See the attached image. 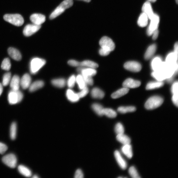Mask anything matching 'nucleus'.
Segmentation results:
<instances>
[{
	"instance_id": "29",
	"label": "nucleus",
	"mask_w": 178,
	"mask_h": 178,
	"mask_svg": "<svg viewBox=\"0 0 178 178\" xmlns=\"http://www.w3.org/2000/svg\"><path fill=\"white\" fill-rule=\"evenodd\" d=\"M163 81H151L149 82L146 86V89L152 90L161 87L164 85Z\"/></svg>"
},
{
	"instance_id": "7",
	"label": "nucleus",
	"mask_w": 178,
	"mask_h": 178,
	"mask_svg": "<svg viewBox=\"0 0 178 178\" xmlns=\"http://www.w3.org/2000/svg\"><path fill=\"white\" fill-rule=\"evenodd\" d=\"M150 20V23L147 30V34L149 36L152 35L154 31L158 29L159 17L158 15L154 13V16Z\"/></svg>"
},
{
	"instance_id": "55",
	"label": "nucleus",
	"mask_w": 178,
	"mask_h": 178,
	"mask_svg": "<svg viewBox=\"0 0 178 178\" xmlns=\"http://www.w3.org/2000/svg\"><path fill=\"white\" fill-rule=\"evenodd\" d=\"M148 1L149 2H156L157 1V0H148Z\"/></svg>"
},
{
	"instance_id": "31",
	"label": "nucleus",
	"mask_w": 178,
	"mask_h": 178,
	"mask_svg": "<svg viewBox=\"0 0 178 178\" xmlns=\"http://www.w3.org/2000/svg\"><path fill=\"white\" fill-rule=\"evenodd\" d=\"M65 80L63 78L54 79L52 81V84L58 88L64 87L66 85Z\"/></svg>"
},
{
	"instance_id": "40",
	"label": "nucleus",
	"mask_w": 178,
	"mask_h": 178,
	"mask_svg": "<svg viewBox=\"0 0 178 178\" xmlns=\"http://www.w3.org/2000/svg\"><path fill=\"white\" fill-rule=\"evenodd\" d=\"M129 172L130 175L132 178H140L136 169L134 166H132L129 168Z\"/></svg>"
},
{
	"instance_id": "1",
	"label": "nucleus",
	"mask_w": 178,
	"mask_h": 178,
	"mask_svg": "<svg viewBox=\"0 0 178 178\" xmlns=\"http://www.w3.org/2000/svg\"><path fill=\"white\" fill-rule=\"evenodd\" d=\"M73 4V0H65L52 12L49 16V19L52 20L60 15L66 9L72 6Z\"/></svg>"
},
{
	"instance_id": "6",
	"label": "nucleus",
	"mask_w": 178,
	"mask_h": 178,
	"mask_svg": "<svg viewBox=\"0 0 178 178\" xmlns=\"http://www.w3.org/2000/svg\"><path fill=\"white\" fill-rule=\"evenodd\" d=\"M99 45L101 48L110 52L115 49V45L113 40L107 36H104L100 40Z\"/></svg>"
},
{
	"instance_id": "26",
	"label": "nucleus",
	"mask_w": 178,
	"mask_h": 178,
	"mask_svg": "<svg viewBox=\"0 0 178 178\" xmlns=\"http://www.w3.org/2000/svg\"><path fill=\"white\" fill-rule=\"evenodd\" d=\"M116 139L119 142L124 145L130 144L131 142V140L129 137L124 133L117 135Z\"/></svg>"
},
{
	"instance_id": "17",
	"label": "nucleus",
	"mask_w": 178,
	"mask_h": 178,
	"mask_svg": "<svg viewBox=\"0 0 178 178\" xmlns=\"http://www.w3.org/2000/svg\"><path fill=\"white\" fill-rule=\"evenodd\" d=\"M8 52L11 57L17 61H20L22 59V55L20 52L17 49L10 47L8 49Z\"/></svg>"
},
{
	"instance_id": "12",
	"label": "nucleus",
	"mask_w": 178,
	"mask_h": 178,
	"mask_svg": "<svg viewBox=\"0 0 178 178\" xmlns=\"http://www.w3.org/2000/svg\"><path fill=\"white\" fill-rule=\"evenodd\" d=\"M30 20L33 24L41 25L45 22V17L40 14L35 13L30 16Z\"/></svg>"
},
{
	"instance_id": "13",
	"label": "nucleus",
	"mask_w": 178,
	"mask_h": 178,
	"mask_svg": "<svg viewBox=\"0 0 178 178\" xmlns=\"http://www.w3.org/2000/svg\"><path fill=\"white\" fill-rule=\"evenodd\" d=\"M114 156L120 168L122 170L126 169L127 167V163L125 159L122 157L120 152L118 150H116L114 152Z\"/></svg>"
},
{
	"instance_id": "11",
	"label": "nucleus",
	"mask_w": 178,
	"mask_h": 178,
	"mask_svg": "<svg viewBox=\"0 0 178 178\" xmlns=\"http://www.w3.org/2000/svg\"><path fill=\"white\" fill-rule=\"evenodd\" d=\"M77 71L79 73H80L83 76L92 77L97 73V71L94 68H84L81 66L77 68Z\"/></svg>"
},
{
	"instance_id": "16",
	"label": "nucleus",
	"mask_w": 178,
	"mask_h": 178,
	"mask_svg": "<svg viewBox=\"0 0 178 178\" xmlns=\"http://www.w3.org/2000/svg\"><path fill=\"white\" fill-rule=\"evenodd\" d=\"M31 78L28 74H26L22 77L20 79V85L22 88L26 89L29 88L31 84Z\"/></svg>"
},
{
	"instance_id": "54",
	"label": "nucleus",
	"mask_w": 178,
	"mask_h": 178,
	"mask_svg": "<svg viewBox=\"0 0 178 178\" xmlns=\"http://www.w3.org/2000/svg\"><path fill=\"white\" fill-rule=\"evenodd\" d=\"M80 1H83L87 2H89L91 1V0H80Z\"/></svg>"
},
{
	"instance_id": "15",
	"label": "nucleus",
	"mask_w": 178,
	"mask_h": 178,
	"mask_svg": "<svg viewBox=\"0 0 178 178\" xmlns=\"http://www.w3.org/2000/svg\"><path fill=\"white\" fill-rule=\"evenodd\" d=\"M143 12L147 15L148 19L151 20L154 15L151 3L148 1L144 3L142 8Z\"/></svg>"
},
{
	"instance_id": "42",
	"label": "nucleus",
	"mask_w": 178,
	"mask_h": 178,
	"mask_svg": "<svg viewBox=\"0 0 178 178\" xmlns=\"http://www.w3.org/2000/svg\"><path fill=\"white\" fill-rule=\"evenodd\" d=\"M76 82V77L74 75H72L68 79L67 84V85L70 88H72L74 86Z\"/></svg>"
},
{
	"instance_id": "3",
	"label": "nucleus",
	"mask_w": 178,
	"mask_h": 178,
	"mask_svg": "<svg viewBox=\"0 0 178 178\" xmlns=\"http://www.w3.org/2000/svg\"><path fill=\"white\" fill-rule=\"evenodd\" d=\"M4 19L11 24L18 26L23 24V18L19 14H7L4 16Z\"/></svg>"
},
{
	"instance_id": "53",
	"label": "nucleus",
	"mask_w": 178,
	"mask_h": 178,
	"mask_svg": "<svg viewBox=\"0 0 178 178\" xmlns=\"http://www.w3.org/2000/svg\"><path fill=\"white\" fill-rule=\"evenodd\" d=\"M3 92V85L0 83V96L1 95Z\"/></svg>"
},
{
	"instance_id": "36",
	"label": "nucleus",
	"mask_w": 178,
	"mask_h": 178,
	"mask_svg": "<svg viewBox=\"0 0 178 178\" xmlns=\"http://www.w3.org/2000/svg\"><path fill=\"white\" fill-rule=\"evenodd\" d=\"M76 81L78 85L79 89L81 90L86 86V84L83 76L81 74L77 75L76 77Z\"/></svg>"
},
{
	"instance_id": "57",
	"label": "nucleus",
	"mask_w": 178,
	"mask_h": 178,
	"mask_svg": "<svg viewBox=\"0 0 178 178\" xmlns=\"http://www.w3.org/2000/svg\"><path fill=\"white\" fill-rule=\"evenodd\" d=\"M176 3L177 4L178 3V0H176Z\"/></svg>"
},
{
	"instance_id": "45",
	"label": "nucleus",
	"mask_w": 178,
	"mask_h": 178,
	"mask_svg": "<svg viewBox=\"0 0 178 178\" xmlns=\"http://www.w3.org/2000/svg\"><path fill=\"white\" fill-rule=\"evenodd\" d=\"M178 83L177 81H176L172 85L171 91L173 94H178Z\"/></svg>"
},
{
	"instance_id": "51",
	"label": "nucleus",
	"mask_w": 178,
	"mask_h": 178,
	"mask_svg": "<svg viewBox=\"0 0 178 178\" xmlns=\"http://www.w3.org/2000/svg\"><path fill=\"white\" fill-rule=\"evenodd\" d=\"M158 34H159V31L158 30V29H157L156 30L154 31L152 34V35H153L152 39L153 40H156L158 38Z\"/></svg>"
},
{
	"instance_id": "9",
	"label": "nucleus",
	"mask_w": 178,
	"mask_h": 178,
	"mask_svg": "<svg viewBox=\"0 0 178 178\" xmlns=\"http://www.w3.org/2000/svg\"><path fill=\"white\" fill-rule=\"evenodd\" d=\"M41 27V25H38L34 24L27 25L25 27L23 33L25 36L28 37L37 32Z\"/></svg>"
},
{
	"instance_id": "33",
	"label": "nucleus",
	"mask_w": 178,
	"mask_h": 178,
	"mask_svg": "<svg viewBox=\"0 0 178 178\" xmlns=\"http://www.w3.org/2000/svg\"><path fill=\"white\" fill-rule=\"evenodd\" d=\"M92 107L93 111L97 115L100 116H103V111L104 108L102 105L97 103H94L92 105Z\"/></svg>"
},
{
	"instance_id": "19",
	"label": "nucleus",
	"mask_w": 178,
	"mask_h": 178,
	"mask_svg": "<svg viewBox=\"0 0 178 178\" xmlns=\"http://www.w3.org/2000/svg\"><path fill=\"white\" fill-rule=\"evenodd\" d=\"M66 96L68 100L72 102H76L79 101L80 98L77 93L71 89H68L66 93Z\"/></svg>"
},
{
	"instance_id": "43",
	"label": "nucleus",
	"mask_w": 178,
	"mask_h": 178,
	"mask_svg": "<svg viewBox=\"0 0 178 178\" xmlns=\"http://www.w3.org/2000/svg\"><path fill=\"white\" fill-rule=\"evenodd\" d=\"M89 92V89L86 86L84 89H81V92L77 94L80 98H82L85 97L88 93Z\"/></svg>"
},
{
	"instance_id": "46",
	"label": "nucleus",
	"mask_w": 178,
	"mask_h": 178,
	"mask_svg": "<svg viewBox=\"0 0 178 178\" xmlns=\"http://www.w3.org/2000/svg\"><path fill=\"white\" fill-rule=\"evenodd\" d=\"M68 64L73 67L80 66V62L74 60H70L68 61Z\"/></svg>"
},
{
	"instance_id": "20",
	"label": "nucleus",
	"mask_w": 178,
	"mask_h": 178,
	"mask_svg": "<svg viewBox=\"0 0 178 178\" xmlns=\"http://www.w3.org/2000/svg\"><path fill=\"white\" fill-rule=\"evenodd\" d=\"M156 45L153 44L150 45L144 54V58L146 60H149L156 53Z\"/></svg>"
},
{
	"instance_id": "38",
	"label": "nucleus",
	"mask_w": 178,
	"mask_h": 178,
	"mask_svg": "<svg viewBox=\"0 0 178 178\" xmlns=\"http://www.w3.org/2000/svg\"><path fill=\"white\" fill-rule=\"evenodd\" d=\"M17 134V125L16 122H14L12 124L10 129V136L12 140L15 139Z\"/></svg>"
},
{
	"instance_id": "49",
	"label": "nucleus",
	"mask_w": 178,
	"mask_h": 178,
	"mask_svg": "<svg viewBox=\"0 0 178 178\" xmlns=\"http://www.w3.org/2000/svg\"><path fill=\"white\" fill-rule=\"evenodd\" d=\"M110 53V52L101 48L99 50V53L100 55L102 56H108Z\"/></svg>"
},
{
	"instance_id": "34",
	"label": "nucleus",
	"mask_w": 178,
	"mask_h": 178,
	"mask_svg": "<svg viewBox=\"0 0 178 178\" xmlns=\"http://www.w3.org/2000/svg\"><path fill=\"white\" fill-rule=\"evenodd\" d=\"M103 115L110 118H115L117 115L116 112L110 108H104L103 111Z\"/></svg>"
},
{
	"instance_id": "28",
	"label": "nucleus",
	"mask_w": 178,
	"mask_h": 178,
	"mask_svg": "<svg viewBox=\"0 0 178 178\" xmlns=\"http://www.w3.org/2000/svg\"><path fill=\"white\" fill-rule=\"evenodd\" d=\"M148 18L147 15L143 12L140 16L138 21V24L141 27H144L148 24Z\"/></svg>"
},
{
	"instance_id": "21",
	"label": "nucleus",
	"mask_w": 178,
	"mask_h": 178,
	"mask_svg": "<svg viewBox=\"0 0 178 178\" xmlns=\"http://www.w3.org/2000/svg\"><path fill=\"white\" fill-rule=\"evenodd\" d=\"M122 152L129 159H131L133 156V151L131 145L130 144L124 145L121 149Z\"/></svg>"
},
{
	"instance_id": "48",
	"label": "nucleus",
	"mask_w": 178,
	"mask_h": 178,
	"mask_svg": "<svg viewBox=\"0 0 178 178\" xmlns=\"http://www.w3.org/2000/svg\"><path fill=\"white\" fill-rule=\"evenodd\" d=\"M74 177L75 178H83L84 177V174L82 171L78 169L76 172Z\"/></svg>"
},
{
	"instance_id": "41",
	"label": "nucleus",
	"mask_w": 178,
	"mask_h": 178,
	"mask_svg": "<svg viewBox=\"0 0 178 178\" xmlns=\"http://www.w3.org/2000/svg\"><path fill=\"white\" fill-rule=\"evenodd\" d=\"M115 130L117 135L124 133L125 129L121 123L119 122L116 125Z\"/></svg>"
},
{
	"instance_id": "32",
	"label": "nucleus",
	"mask_w": 178,
	"mask_h": 178,
	"mask_svg": "<svg viewBox=\"0 0 178 178\" xmlns=\"http://www.w3.org/2000/svg\"><path fill=\"white\" fill-rule=\"evenodd\" d=\"M80 66L96 69L98 67V65L96 63L89 60H85L80 62Z\"/></svg>"
},
{
	"instance_id": "52",
	"label": "nucleus",
	"mask_w": 178,
	"mask_h": 178,
	"mask_svg": "<svg viewBox=\"0 0 178 178\" xmlns=\"http://www.w3.org/2000/svg\"><path fill=\"white\" fill-rule=\"evenodd\" d=\"M174 53L176 55V56L178 57V43L176 42L174 45Z\"/></svg>"
},
{
	"instance_id": "24",
	"label": "nucleus",
	"mask_w": 178,
	"mask_h": 178,
	"mask_svg": "<svg viewBox=\"0 0 178 178\" xmlns=\"http://www.w3.org/2000/svg\"><path fill=\"white\" fill-rule=\"evenodd\" d=\"M44 85L43 81L41 80L36 81L32 84H31L29 87L30 92H33L38 90L42 88Z\"/></svg>"
},
{
	"instance_id": "27",
	"label": "nucleus",
	"mask_w": 178,
	"mask_h": 178,
	"mask_svg": "<svg viewBox=\"0 0 178 178\" xmlns=\"http://www.w3.org/2000/svg\"><path fill=\"white\" fill-rule=\"evenodd\" d=\"M163 61L160 57H154L151 62V66L153 71L158 69L161 65Z\"/></svg>"
},
{
	"instance_id": "30",
	"label": "nucleus",
	"mask_w": 178,
	"mask_h": 178,
	"mask_svg": "<svg viewBox=\"0 0 178 178\" xmlns=\"http://www.w3.org/2000/svg\"><path fill=\"white\" fill-rule=\"evenodd\" d=\"M18 170L22 175L26 177H30L32 175V172L28 168L22 165L18 166Z\"/></svg>"
},
{
	"instance_id": "18",
	"label": "nucleus",
	"mask_w": 178,
	"mask_h": 178,
	"mask_svg": "<svg viewBox=\"0 0 178 178\" xmlns=\"http://www.w3.org/2000/svg\"><path fill=\"white\" fill-rule=\"evenodd\" d=\"M10 86L12 90H19L20 85V79L18 75H14L10 81Z\"/></svg>"
},
{
	"instance_id": "56",
	"label": "nucleus",
	"mask_w": 178,
	"mask_h": 178,
	"mask_svg": "<svg viewBox=\"0 0 178 178\" xmlns=\"http://www.w3.org/2000/svg\"><path fill=\"white\" fill-rule=\"evenodd\" d=\"M34 178H39V177L37 175H34L33 177Z\"/></svg>"
},
{
	"instance_id": "22",
	"label": "nucleus",
	"mask_w": 178,
	"mask_h": 178,
	"mask_svg": "<svg viewBox=\"0 0 178 178\" xmlns=\"http://www.w3.org/2000/svg\"><path fill=\"white\" fill-rule=\"evenodd\" d=\"M177 59L178 57L174 52H172L168 55L165 62L169 65H174L177 63Z\"/></svg>"
},
{
	"instance_id": "47",
	"label": "nucleus",
	"mask_w": 178,
	"mask_h": 178,
	"mask_svg": "<svg viewBox=\"0 0 178 178\" xmlns=\"http://www.w3.org/2000/svg\"><path fill=\"white\" fill-rule=\"evenodd\" d=\"M7 146L3 143L0 142V154H3L7 150Z\"/></svg>"
},
{
	"instance_id": "2",
	"label": "nucleus",
	"mask_w": 178,
	"mask_h": 178,
	"mask_svg": "<svg viewBox=\"0 0 178 178\" xmlns=\"http://www.w3.org/2000/svg\"><path fill=\"white\" fill-rule=\"evenodd\" d=\"M164 101L163 99L159 96L150 97L145 104V108L148 110L156 109L161 105Z\"/></svg>"
},
{
	"instance_id": "37",
	"label": "nucleus",
	"mask_w": 178,
	"mask_h": 178,
	"mask_svg": "<svg viewBox=\"0 0 178 178\" xmlns=\"http://www.w3.org/2000/svg\"><path fill=\"white\" fill-rule=\"evenodd\" d=\"M11 67V64L10 59L6 58L3 60L1 65V68L3 70L6 71L10 70Z\"/></svg>"
},
{
	"instance_id": "10",
	"label": "nucleus",
	"mask_w": 178,
	"mask_h": 178,
	"mask_svg": "<svg viewBox=\"0 0 178 178\" xmlns=\"http://www.w3.org/2000/svg\"><path fill=\"white\" fill-rule=\"evenodd\" d=\"M125 69L133 72H138L141 69L140 64L135 61H129L126 62L124 65Z\"/></svg>"
},
{
	"instance_id": "25",
	"label": "nucleus",
	"mask_w": 178,
	"mask_h": 178,
	"mask_svg": "<svg viewBox=\"0 0 178 178\" xmlns=\"http://www.w3.org/2000/svg\"><path fill=\"white\" fill-rule=\"evenodd\" d=\"M129 91V88L124 87L113 93L111 95V97L113 99L120 98L128 93Z\"/></svg>"
},
{
	"instance_id": "8",
	"label": "nucleus",
	"mask_w": 178,
	"mask_h": 178,
	"mask_svg": "<svg viewBox=\"0 0 178 178\" xmlns=\"http://www.w3.org/2000/svg\"><path fill=\"white\" fill-rule=\"evenodd\" d=\"M2 161L6 165L12 168H15L17 164V159L14 154H9L4 156Z\"/></svg>"
},
{
	"instance_id": "39",
	"label": "nucleus",
	"mask_w": 178,
	"mask_h": 178,
	"mask_svg": "<svg viewBox=\"0 0 178 178\" xmlns=\"http://www.w3.org/2000/svg\"><path fill=\"white\" fill-rule=\"evenodd\" d=\"M11 75L10 72L6 73L3 77L2 85L3 86H6L10 83L11 80Z\"/></svg>"
},
{
	"instance_id": "14",
	"label": "nucleus",
	"mask_w": 178,
	"mask_h": 178,
	"mask_svg": "<svg viewBox=\"0 0 178 178\" xmlns=\"http://www.w3.org/2000/svg\"><path fill=\"white\" fill-rule=\"evenodd\" d=\"M141 85L140 82L131 78L127 79L123 83L124 87L127 88H135L139 87Z\"/></svg>"
},
{
	"instance_id": "5",
	"label": "nucleus",
	"mask_w": 178,
	"mask_h": 178,
	"mask_svg": "<svg viewBox=\"0 0 178 178\" xmlns=\"http://www.w3.org/2000/svg\"><path fill=\"white\" fill-rule=\"evenodd\" d=\"M23 97V95L19 90H12L8 95V101L10 104H15L20 102Z\"/></svg>"
},
{
	"instance_id": "35",
	"label": "nucleus",
	"mask_w": 178,
	"mask_h": 178,
	"mask_svg": "<svg viewBox=\"0 0 178 178\" xmlns=\"http://www.w3.org/2000/svg\"><path fill=\"white\" fill-rule=\"evenodd\" d=\"M136 110V108L134 106H121L117 109V111L121 113H128L133 112Z\"/></svg>"
},
{
	"instance_id": "23",
	"label": "nucleus",
	"mask_w": 178,
	"mask_h": 178,
	"mask_svg": "<svg viewBox=\"0 0 178 178\" xmlns=\"http://www.w3.org/2000/svg\"><path fill=\"white\" fill-rule=\"evenodd\" d=\"M91 94L93 98L97 99H102L105 96L103 91L97 88H94L91 91Z\"/></svg>"
},
{
	"instance_id": "4",
	"label": "nucleus",
	"mask_w": 178,
	"mask_h": 178,
	"mask_svg": "<svg viewBox=\"0 0 178 178\" xmlns=\"http://www.w3.org/2000/svg\"><path fill=\"white\" fill-rule=\"evenodd\" d=\"M46 63L45 59L38 58H34L30 63V70L31 74H35Z\"/></svg>"
},
{
	"instance_id": "44",
	"label": "nucleus",
	"mask_w": 178,
	"mask_h": 178,
	"mask_svg": "<svg viewBox=\"0 0 178 178\" xmlns=\"http://www.w3.org/2000/svg\"><path fill=\"white\" fill-rule=\"evenodd\" d=\"M86 85H92L93 84V80L92 77L83 76Z\"/></svg>"
},
{
	"instance_id": "50",
	"label": "nucleus",
	"mask_w": 178,
	"mask_h": 178,
	"mask_svg": "<svg viewBox=\"0 0 178 178\" xmlns=\"http://www.w3.org/2000/svg\"><path fill=\"white\" fill-rule=\"evenodd\" d=\"M178 94H173L172 98V101L177 107H178Z\"/></svg>"
}]
</instances>
